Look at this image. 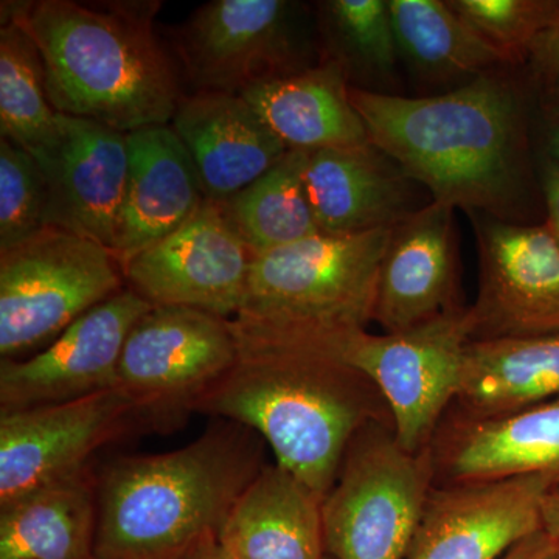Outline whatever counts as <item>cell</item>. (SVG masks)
Returning <instances> with one entry per match:
<instances>
[{"label":"cell","instance_id":"cell-1","mask_svg":"<svg viewBox=\"0 0 559 559\" xmlns=\"http://www.w3.org/2000/svg\"><path fill=\"white\" fill-rule=\"evenodd\" d=\"M370 142L430 201L506 221L527 198L525 108L498 72L430 97L349 87Z\"/></svg>","mask_w":559,"mask_h":559},{"label":"cell","instance_id":"cell-2","mask_svg":"<svg viewBox=\"0 0 559 559\" xmlns=\"http://www.w3.org/2000/svg\"><path fill=\"white\" fill-rule=\"evenodd\" d=\"M11 3L38 44L57 112L123 134L171 123L186 92L156 33L159 0Z\"/></svg>","mask_w":559,"mask_h":559},{"label":"cell","instance_id":"cell-3","mask_svg":"<svg viewBox=\"0 0 559 559\" xmlns=\"http://www.w3.org/2000/svg\"><path fill=\"white\" fill-rule=\"evenodd\" d=\"M194 411L257 430L277 465L329 495L349 441L388 404L360 371L312 347H241L237 364Z\"/></svg>","mask_w":559,"mask_h":559},{"label":"cell","instance_id":"cell-4","mask_svg":"<svg viewBox=\"0 0 559 559\" xmlns=\"http://www.w3.org/2000/svg\"><path fill=\"white\" fill-rule=\"evenodd\" d=\"M260 469L242 433L218 428L180 450L116 460L100 484L94 559L197 555Z\"/></svg>","mask_w":559,"mask_h":559},{"label":"cell","instance_id":"cell-5","mask_svg":"<svg viewBox=\"0 0 559 559\" xmlns=\"http://www.w3.org/2000/svg\"><path fill=\"white\" fill-rule=\"evenodd\" d=\"M392 229L319 234L253 259L231 319L238 344L334 353L341 342L367 331Z\"/></svg>","mask_w":559,"mask_h":559},{"label":"cell","instance_id":"cell-6","mask_svg":"<svg viewBox=\"0 0 559 559\" xmlns=\"http://www.w3.org/2000/svg\"><path fill=\"white\" fill-rule=\"evenodd\" d=\"M436 487L432 447L411 454L392 425L369 423L349 441L323 499L331 559H404Z\"/></svg>","mask_w":559,"mask_h":559},{"label":"cell","instance_id":"cell-7","mask_svg":"<svg viewBox=\"0 0 559 559\" xmlns=\"http://www.w3.org/2000/svg\"><path fill=\"white\" fill-rule=\"evenodd\" d=\"M112 250L60 227L0 252V356L49 345L84 312L119 294Z\"/></svg>","mask_w":559,"mask_h":559},{"label":"cell","instance_id":"cell-8","mask_svg":"<svg viewBox=\"0 0 559 559\" xmlns=\"http://www.w3.org/2000/svg\"><path fill=\"white\" fill-rule=\"evenodd\" d=\"M191 92L242 95L319 64L304 5L288 0H212L171 32Z\"/></svg>","mask_w":559,"mask_h":559},{"label":"cell","instance_id":"cell-9","mask_svg":"<svg viewBox=\"0 0 559 559\" xmlns=\"http://www.w3.org/2000/svg\"><path fill=\"white\" fill-rule=\"evenodd\" d=\"M473 331L471 308L460 307L399 333L360 331L334 355L378 389L396 441L417 454L432 447L444 412L457 399Z\"/></svg>","mask_w":559,"mask_h":559},{"label":"cell","instance_id":"cell-10","mask_svg":"<svg viewBox=\"0 0 559 559\" xmlns=\"http://www.w3.org/2000/svg\"><path fill=\"white\" fill-rule=\"evenodd\" d=\"M231 320L183 307H153L135 322L119 362L117 390L156 421L194 411L237 364Z\"/></svg>","mask_w":559,"mask_h":559},{"label":"cell","instance_id":"cell-11","mask_svg":"<svg viewBox=\"0 0 559 559\" xmlns=\"http://www.w3.org/2000/svg\"><path fill=\"white\" fill-rule=\"evenodd\" d=\"M252 261L219 205L205 200L178 230L121 267L128 286L154 307L193 308L231 320Z\"/></svg>","mask_w":559,"mask_h":559},{"label":"cell","instance_id":"cell-12","mask_svg":"<svg viewBox=\"0 0 559 559\" xmlns=\"http://www.w3.org/2000/svg\"><path fill=\"white\" fill-rule=\"evenodd\" d=\"M473 216L479 248L473 341L559 333V246L546 224Z\"/></svg>","mask_w":559,"mask_h":559},{"label":"cell","instance_id":"cell-13","mask_svg":"<svg viewBox=\"0 0 559 559\" xmlns=\"http://www.w3.org/2000/svg\"><path fill=\"white\" fill-rule=\"evenodd\" d=\"M153 307L127 286L84 312L38 355L2 359L0 411L51 406L116 390L128 334Z\"/></svg>","mask_w":559,"mask_h":559},{"label":"cell","instance_id":"cell-14","mask_svg":"<svg viewBox=\"0 0 559 559\" xmlns=\"http://www.w3.org/2000/svg\"><path fill=\"white\" fill-rule=\"evenodd\" d=\"M134 407L120 390L31 409L0 411V506L83 474Z\"/></svg>","mask_w":559,"mask_h":559},{"label":"cell","instance_id":"cell-15","mask_svg":"<svg viewBox=\"0 0 559 559\" xmlns=\"http://www.w3.org/2000/svg\"><path fill=\"white\" fill-rule=\"evenodd\" d=\"M544 477L436 485L404 559H503L543 530Z\"/></svg>","mask_w":559,"mask_h":559},{"label":"cell","instance_id":"cell-16","mask_svg":"<svg viewBox=\"0 0 559 559\" xmlns=\"http://www.w3.org/2000/svg\"><path fill=\"white\" fill-rule=\"evenodd\" d=\"M47 183V226L116 253L130 154L127 134L58 112L53 142L35 156Z\"/></svg>","mask_w":559,"mask_h":559},{"label":"cell","instance_id":"cell-17","mask_svg":"<svg viewBox=\"0 0 559 559\" xmlns=\"http://www.w3.org/2000/svg\"><path fill=\"white\" fill-rule=\"evenodd\" d=\"M454 212L430 201L393 227L373 312L384 333L409 330L462 307Z\"/></svg>","mask_w":559,"mask_h":559},{"label":"cell","instance_id":"cell-18","mask_svg":"<svg viewBox=\"0 0 559 559\" xmlns=\"http://www.w3.org/2000/svg\"><path fill=\"white\" fill-rule=\"evenodd\" d=\"M436 485L544 477L559 488V400L492 418L460 414L432 443Z\"/></svg>","mask_w":559,"mask_h":559},{"label":"cell","instance_id":"cell-19","mask_svg":"<svg viewBox=\"0 0 559 559\" xmlns=\"http://www.w3.org/2000/svg\"><path fill=\"white\" fill-rule=\"evenodd\" d=\"M170 124L189 150L205 200L215 204L255 182L289 151L242 95L190 92Z\"/></svg>","mask_w":559,"mask_h":559},{"label":"cell","instance_id":"cell-20","mask_svg":"<svg viewBox=\"0 0 559 559\" xmlns=\"http://www.w3.org/2000/svg\"><path fill=\"white\" fill-rule=\"evenodd\" d=\"M414 180L373 143L308 151L305 189L320 234L392 229L417 207Z\"/></svg>","mask_w":559,"mask_h":559},{"label":"cell","instance_id":"cell-21","mask_svg":"<svg viewBox=\"0 0 559 559\" xmlns=\"http://www.w3.org/2000/svg\"><path fill=\"white\" fill-rule=\"evenodd\" d=\"M130 170L116 255L121 266L179 229L205 201L189 150L171 124L127 134Z\"/></svg>","mask_w":559,"mask_h":559},{"label":"cell","instance_id":"cell-22","mask_svg":"<svg viewBox=\"0 0 559 559\" xmlns=\"http://www.w3.org/2000/svg\"><path fill=\"white\" fill-rule=\"evenodd\" d=\"M323 498L275 463L261 466L219 530L242 559H325Z\"/></svg>","mask_w":559,"mask_h":559},{"label":"cell","instance_id":"cell-23","mask_svg":"<svg viewBox=\"0 0 559 559\" xmlns=\"http://www.w3.org/2000/svg\"><path fill=\"white\" fill-rule=\"evenodd\" d=\"M349 87L336 62L320 60L304 72L252 87L242 97L289 151L347 148L370 142Z\"/></svg>","mask_w":559,"mask_h":559},{"label":"cell","instance_id":"cell-24","mask_svg":"<svg viewBox=\"0 0 559 559\" xmlns=\"http://www.w3.org/2000/svg\"><path fill=\"white\" fill-rule=\"evenodd\" d=\"M559 400V333L471 341L457 393L471 418L503 417Z\"/></svg>","mask_w":559,"mask_h":559},{"label":"cell","instance_id":"cell-25","mask_svg":"<svg viewBox=\"0 0 559 559\" xmlns=\"http://www.w3.org/2000/svg\"><path fill=\"white\" fill-rule=\"evenodd\" d=\"M95 530L83 473L0 506V559H94Z\"/></svg>","mask_w":559,"mask_h":559},{"label":"cell","instance_id":"cell-26","mask_svg":"<svg viewBox=\"0 0 559 559\" xmlns=\"http://www.w3.org/2000/svg\"><path fill=\"white\" fill-rule=\"evenodd\" d=\"M400 58L432 81L474 80L509 64L441 0H388Z\"/></svg>","mask_w":559,"mask_h":559},{"label":"cell","instance_id":"cell-27","mask_svg":"<svg viewBox=\"0 0 559 559\" xmlns=\"http://www.w3.org/2000/svg\"><path fill=\"white\" fill-rule=\"evenodd\" d=\"M307 157L308 151H288L255 182L218 204L253 259L320 234L305 189Z\"/></svg>","mask_w":559,"mask_h":559},{"label":"cell","instance_id":"cell-28","mask_svg":"<svg viewBox=\"0 0 559 559\" xmlns=\"http://www.w3.org/2000/svg\"><path fill=\"white\" fill-rule=\"evenodd\" d=\"M0 13V138L35 157L53 142L58 112L47 95L38 44L13 3L2 2Z\"/></svg>","mask_w":559,"mask_h":559},{"label":"cell","instance_id":"cell-29","mask_svg":"<svg viewBox=\"0 0 559 559\" xmlns=\"http://www.w3.org/2000/svg\"><path fill=\"white\" fill-rule=\"evenodd\" d=\"M316 13L320 58L336 62L349 86L393 80L400 53L388 0H325Z\"/></svg>","mask_w":559,"mask_h":559},{"label":"cell","instance_id":"cell-30","mask_svg":"<svg viewBox=\"0 0 559 559\" xmlns=\"http://www.w3.org/2000/svg\"><path fill=\"white\" fill-rule=\"evenodd\" d=\"M47 205L38 162L17 143L0 138V252L49 227Z\"/></svg>","mask_w":559,"mask_h":559},{"label":"cell","instance_id":"cell-31","mask_svg":"<svg viewBox=\"0 0 559 559\" xmlns=\"http://www.w3.org/2000/svg\"><path fill=\"white\" fill-rule=\"evenodd\" d=\"M480 38L507 62L527 61L539 33L557 13L559 0H447Z\"/></svg>","mask_w":559,"mask_h":559},{"label":"cell","instance_id":"cell-32","mask_svg":"<svg viewBox=\"0 0 559 559\" xmlns=\"http://www.w3.org/2000/svg\"><path fill=\"white\" fill-rule=\"evenodd\" d=\"M527 62L533 75L546 87L559 83V7L554 20L533 43Z\"/></svg>","mask_w":559,"mask_h":559},{"label":"cell","instance_id":"cell-33","mask_svg":"<svg viewBox=\"0 0 559 559\" xmlns=\"http://www.w3.org/2000/svg\"><path fill=\"white\" fill-rule=\"evenodd\" d=\"M539 183L547 212V229L559 246V165L544 156L539 164Z\"/></svg>","mask_w":559,"mask_h":559},{"label":"cell","instance_id":"cell-34","mask_svg":"<svg viewBox=\"0 0 559 559\" xmlns=\"http://www.w3.org/2000/svg\"><path fill=\"white\" fill-rule=\"evenodd\" d=\"M554 546V540L540 530V532L535 533V535L518 544L503 559H539Z\"/></svg>","mask_w":559,"mask_h":559},{"label":"cell","instance_id":"cell-35","mask_svg":"<svg viewBox=\"0 0 559 559\" xmlns=\"http://www.w3.org/2000/svg\"><path fill=\"white\" fill-rule=\"evenodd\" d=\"M543 532L559 547V488L547 492L543 503Z\"/></svg>","mask_w":559,"mask_h":559},{"label":"cell","instance_id":"cell-36","mask_svg":"<svg viewBox=\"0 0 559 559\" xmlns=\"http://www.w3.org/2000/svg\"><path fill=\"white\" fill-rule=\"evenodd\" d=\"M197 555L198 559H242L231 554L226 547L221 546L218 539L210 540Z\"/></svg>","mask_w":559,"mask_h":559},{"label":"cell","instance_id":"cell-37","mask_svg":"<svg viewBox=\"0 0 559 559\" xmlns=\"http://www.w3.org/2000/svg\"><path fill=\"white\" fill-rule=\"evenodd\" d=\"M546 156L559 165V120H550L546 131Z\"/></svg>","mask_w":559,"mask_h":559},{"label":"cell","instance_id":"cell-38","mask_svg":"<svg viewBox=\"0 0 559 559\" xmlns=\"http://www.w3.org/2000/svg\"><path fill=\"white\" fill-rule=\"evenodd\" d=\"M544 110L547 119L559 120V83L555 86L546 87L544 92Z\"/></svg>","mask_w":559,"mask_h":559},{"label":"cell","instance_id":"cell-39","mask_svg":"<svg viewBox=\"0 0 559 559\" xmlns=\"http://www.w3.org/2000/svg\"><path fill=\"white\" fill-rule=\"evenodd\" d=\"M539 559H559V547L554 546L543 558Z\"/></svg>","mask_w":559,"mask_h":559},{"label":"cell","instance_id":"cell-40","mask_svg":"<svg viewBox=\"0 0 559 559\" xmlns=\"http://www.w3.org/2000/svg\"><path fill=\"white\" fill-rule=\"evenodd\" d=\"M325 559H331L330 557H326Z\"/></svg>","mask_w":559,"mask_h":559}]
</instances>
